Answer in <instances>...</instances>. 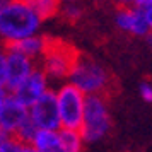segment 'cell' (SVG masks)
<instances>
[{
	"label": "cell",
	"mask_w": 152,
	"mask_h": 152,
	"mask_svg": "<svg viewBox=\"0 0 152 152\" xmlns=\"http://www.w3.org/2000/svg\"><path fill=\"white\" fill-rule=\"evenodd\" d=\"M111 126V120L106 110V103L99 96H87L84 121L80 126V135L86 142H96L103 138Z\"/></svg>",
	"instance_id": "5"
},
{
	"label": "cell",
	"mask_w": 152,
	"mask_h": 152,
	"mask_svg": "<svg viewBox=\"0 0 152 152\" xmlns=\"http://www.w3.org/2000/svg\"><path fill=\"white\" fill-rule=\"evenodd\" d=\"M46 75L39 67H34L33 74L12 92V96L26 108H33V104L46 92Z\"/></svg>",
	"instance_id": "9"
},
{
	"label": "cell",
	"mask_w": 152,
	"mask_h": 152,
	"mask_svg": "<svg viewBox=\"0 0 152 152\" xmlns=\"http://www.w3.org/2000/svg\"><path fill=\"white\" fill-rule=\"evenodd\" d=\"M58 133H60V140H62L65 151L67 152H80V149H82V140H84L82 135H80V132L62 128Z\"/></svg>",
	"instance_id": "15"
},
{
	"label": "cell",
	"mask_w": 152,
	"mask_h": 152,
	"mask_svg": "<svg viewBox=\"0 0 152 152\" xmlns=\"http://www.w3.org/2000/svg\"><path fill=\"white\" fill-rule=\"evenodd\" d=\"M145 17H147V22H149V28H151L152 31V5H149V7H145Z\"/></svg>",
	"instance_id": "18"
},
{
	"label": "cell",
	"mask_w": 152,
	"mask_h": 152,
	"mask_svg": "<svg viewBox=\"0 0 152 152\" xmlns=\"http://www.w3.org/2000/svg\"><path fill=\"white\" fill-rule=\"evenodd\" d=\"M34 63L28 56L14 53V51H5L2 53L0 58V82H2V91L14 92L26 79H28L33 70Z\"/></svg>",
	"instance_id": "6"
},
{
	"label": "cell",
	"mask_w": 152,
	"mask_h": 152,
	"mask_svg": "<svg viewBox=\"0 0 152 152\" xmlns=\"http://www.w3.org/2000/svg\"><path fill=\"white\" fill-rule=\"evenodd\" d=\"M111 2H115L118 7H123V5H130L132 2L135 4V0H111Z\"/></svg>",
	"instance_id": "20"
},
{
	"label": "cell",
	"mask_w": 152,
	"mask_h": 152,
	"mask_svg": "<svg viewBox=\"0 0 152 152\" xmlns=\"http://www.w3.org/2000/svg\"><path fill=\"white\" fill-rule=\"evenodd\" d=\"M58 108H60V120L62 128L80 132L86 111V94L72 82L62 86L58 92Z\"/></svg>",
	"instance_id": "4"
},
{
	"label": "cell",
	"mask_w": 152,
	"mask_h": 152,
	"mask_svg": "<svg viewBox=\"0 0 152 152\" xmlns=\"http://www.w3.org/2000/svg\"><path fill=\"white\" fill-rule=\"evenodd\" d=\"M135 5L145 9V7H149V5H152V0H135Z\"/></svg>",
	"instance_id": "19"
},
{
	"label": "cell",
	"mask_w": 152,
	"mask_h": 152,
	"mask_svg": "<svg viewBox=\"0 0 152 152\" xmlns=\"http://www.w3.org/2000/svg\"><path fill=\"white\" fill-rule=\"evenodd\" d=\"M147 43H149V45L152 46V31L149 33V34H147Z\"/></svg>",
	"instance_id": "22"
},
{
	"label": "cell",
	"mask_w": 152,
	"mask_h": 152,
	"mask_svg": "<svg viewBox=\"0 0 152 152\" xmlns=\"http://www.w3.org/2000/svg\"><path fill=\"white\" fill-rule=\"evenodd\" d=\"M140 94L147 103H152V86L149 84H140Z\"/></svg>",
	"instance_id": "17"
},
{
	"label": "cell",
	"mask_w": 152,
	"mask_h": 152,
	"mask_svg": "<svg viewBox=\"0 0 152 152\" xmlns=\"http://www.w3.org/2000/svg\"><path fill=\"white\" fill-rule=\"evenodd\" d=\"M29 116L39 130H53L56 132L62 126L60 120V108H58V96L53 91H46L29 110Z\"/></svg>",
	"instance_id": "7"
},
{
	"label": "cell",
	"mask_w": 152,
	"mask_h": 152,
	"mask_svg": "<svg viewBox=\"0 0 152 152\" xmlns=\"http://www.w3.org/2000/svg\"><path fill=\"white\" fill-rule=\"evenodd\" d=\"M38 132H39V128L36 126V123L33 121V118L28 116L21 123V126L17 128V132H15L12 137H15L19 142H22L24 145H33L34 144L36 135H38Z\"/></svg>",
	"instance_id": "14"
},
{
	"label": "cell",
	"mask_w": 152,
	"mask_h": 152,
	"mask_svg": "<svg viewBox=\"0 0 152 152\" xmlns=\"http://www.w3.org/2000/svg\"><path fill=\"white\" fill-rule=\"evenodd\" d=\"M33 147L39 152H67L60 140V133L53 130H39Z\"/></svg>",
	"instance_id": "12"
},
{
	"label": "cell",
	"mask_w": 152,
	"mask_h": 152,
	"mask_svg": "<svg viewBox=\"0 0 152 152\" xmlns=\"http://www.w3.org/2000/svg\"><path fill=\"white\" fill-rule=\"evenodd\" d=\"M116 24L123 31H128L135 36H147L149 34V22L145 17V10L137 5H123L118 7L116 12Z\"/></svg>",
	"instance_id": "10"
},
{
	"label": "cell",
	"mask_w": 152,
	"mask_h": 152,
	"mask_svg": "<svg viewBox=\"0 0 152 152\" xmlns=\"http://www.w3.org/2000/svg\"><path fill=\"white\" fill-rule=\"evenodd\" d=\"M26 145L19 142L12 135H4L2 133V142H0V152H24Z\"/></svg>",
	"instance_id": "16"
},
{
	"label": "cell",
	"mask_w": 152,
	"mask_h": 152,
	"mask_svg": "<svg viewBox=\"0 0 152 152\" xmlns=\"http://www.w3.org/2000/svg\"><path fill=\"white\" fill-rule=\"evenodd\" d=\"M29 116L28 108L22 106L10 92L2 91L0 99V126L4 135H14L21 123Z\"/></svg>",
	"instance_id": "8"
},
{
	"label": "cell",
	"mask_w": 152,
	"mask_h": 152,
	"mask_svg": "<svg viewBox=\"0 0 152 152\" xmlns=\"http://www.w3.org/2000/svg\"><path fill=\"white\" fill-rule=\"evenodd\" d=\"M43 48H45V38L43 36L41 38L31 36L26 39H19V41H5V45H4L5 51H14V53L28 56L29 60H36V62L41 58Z\"/></svg>",
	"instance_id": "11"
},
{
	"label": "cell",
	"mask_w": 152,
	"mask_h": 152,
	"mask_svg": "<svg viewBox=\"0 0 152 152\" xmlns=\"http://www.w3.org/2000/svg\"><path fill=\"white\" fill-rule=\"evenodd\" d=\"M39 15L22 0H10L0 10V33L5 41L26 39L39 28Z\"/></svg>",
	"instance_id": "2"
},
{
	"label": "cell",
	"mask_w": 152,
	"mask_h": 152,
	"mask_svg": "<svg viewBox=\"0 0 152 152\" xmlns=\"http://www.w3.org/2000/svg\"><path fill=\"white\" fill-rule=\"evenodd\" d=\"M28 7H31L36 14L39 15V19H51L60 12L63 0H22Z\"/></svg>",
	"instance_id": "13"
},
{
	"label": "cell",
	"mask_w": 152,
	"mask_h": 152,
	"mask_svg": "<svg viewBox=\"0 0 152 152\" xmlns=\"http://www.w3.org/2000/svg\"><path fill=\"white\" fill-rule=\"evenodd\" d=\"M43 38H45V48L36 67H39L46 77H51L55 80L70 77L82 53L74 45L60 38L53 36H43Z\"/></svg>",
	"instance_id": "1"
},
{
	"label": "cell",
	"mask_w": 152,
	"mask_h": 152,
	"mask_svg": "<svg viewBox=\"0 0 152 152\" xmlns=\"http://www.w3.org/2000/svg\"><path fill=\"white\" fill-rule=\"evenodd\" d=\"M70 82L87 96H99L104 99L115 94V77L110 75L101 63L86 55H80L70 75Z\"/></svg>",
	"instance_id": "3"
},
{
	"label": "cell",
	"mask_w": 152,
	"mask_h": 152,
	"mask_svg": "<svg viewBox=\"0 0 152 152\" xmlns=\"http://www.w3.org/2000/svg\"><path fill=\"white\" fill-rule=\"evenodd\" d=\"M24 152H39V151H38V149H34L33 145H26V151H24Z\"/></svg>",
	"instance_id": "21"
}]
</instances>
